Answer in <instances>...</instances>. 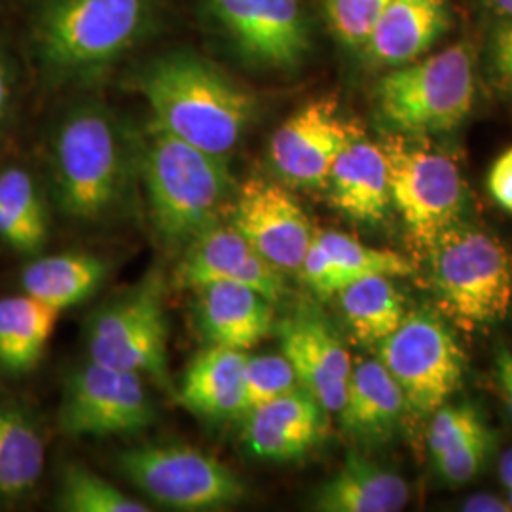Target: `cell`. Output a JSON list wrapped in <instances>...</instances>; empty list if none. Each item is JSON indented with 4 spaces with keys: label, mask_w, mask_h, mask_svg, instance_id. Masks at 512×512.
I'll list each match as a JSON object with an SVG mask.
<instances>
[{
    "label": "cell",
    "mask_w": 512,
    "mask_h": 512,
    "mask_svg": "<svg viewBox=\"0 0 512 512\" xmlns=\"http://www.w3.org/2000/svg\"><path fill=\"white\" fill-rule=\"evenodd\" d=\"M152 124L192 147L226 158L255 114V97L207 59L162 55L139 78Z\"/></svg>",
    "instance_id": "obj_1"
},
{
    "label": "cell",
    "mask_w": 512,
    "mask_h": 512,
    "mask_svg": "<svg viewBox=\"0 0 512 512\" xmlns=\"http://www.w3.org/2000/svg\"><path fill=\"white\" fill-rule=\"evenodd\" d=\"M143 181L154 232L167 249L184 251L220 222L236 183L226 158L192 147L152 124Z\"/></svg>",
    "instance_id": "obj_2"
},
{
    "label": "cell",
    "mask_w": 512,
    "mask_h": 512,
    "mask_svg": "<svg viewBox=\"0 0 512 512\" xmlns=\"http://www.w3.org/2000/svg\"><path fill=\"white\" fill-rule=\"evenodd\" d=\"M156 0H42L33 48L54 78H88L129 52L145 35Z\"/></svg>",
    "instance_id": "obj_3"
},
{
    "label": "cell",
    "mask_w": 512,
    "mask_h": 512,
    "mask_svg": "<svg viewBox=\"0 0 512 512\" xmlns=\"http://www.w3.org/2000/svg\"><path fill=\"white\" fill-rule=\"evenodd\" d=\"M55 198L65 217L95 224L120 207L128 183V154L109 110L84 103L55 129L52 141Z\"/></svg>",
    "instance_id": "obj_4"
},
{
    "label": "cell",
    "mask_w": 512,
    "mask_h": 512,
    "mask_svg": "<svg viewBox=\"0 0 512 512\" xmlns=\"http://www.w3.org/2000/svg\"><path fill=\"white\" fill-rule=\"evenodd\" d=\"M440 306L463 329L505 319L512 302V256L499 239L454 224L429 249Z\"/></svg>",
    "instance_id": "obj_5"
},
{
    "label": "cell",
    "mask_w": 512,
    "mask_h": 512,
    "mask_svg": "<svg viewBox=\"0 0 512 512\" xmlns=\"http://www.w3.org/2000/svg\"><path fill=\"white\" fill-rule=\"evenodd\" d=\"M376 101L397 133L420 137L456 128L475 101L469 50L459 44L397 67L378 82Z\"/></svg>",
    "instance_id": "obj_6"
},
{
    "label": "cell",
    "mask_w": 512,
    "mask_h": 512,
    "mask_svg": "<svg viewBox=\"0 0 512 512\" xmlns=\"http://www.w3.org/2000/svg\"><path fill=\"white\" fill-rule=\"evenodd\" d=\"M384 150L391 203L403 217L410 238L423 249L454 224L463 211V181L456 162L414 135H389Z\"/></svg>",
    "instance_id": "obj_7"
},
{
    "label": "cell",
    "mask_w": 512,
    "mask_h": 512,
    "mask_svg": "<svg viewBox=\"0 0 512 512\" xmlns=\"http://www.w3.org/2000/svg\"><path fill=\"white\" fill-rule=\"evenodd\" d=\"M88 349L90 361L147 376L171 389L162 272L148 274L133 291L93 315Z\"/></svg>",
    "instance_id": "obj_8"
},
{
    "label": "cell",
    "mask_w": 512,
    "mask_h": 512,
    "mask_svg": "<svg viewBox=\"0 0 512 512\" xmlns=\"http://www.w3.org/2000/svg\"><path fill=\"white\" fill-rule=\"evenodd\" d=\"M129 482L175 511H219L245 497V484L228 465L188 446H143L118 456Z\"/></svg>",
    "instance_id": "obj_9"
},
{
    "label": "cell",
    "mask_w": 512,
    "mask_h": 512,
    "mask_svg": "<svg viewBox=\"0 0 512 512\" xmlns=\"http://www.w3.org/2000/svg\"><path fill=\"white\" fill-rule=\"evenodd\" d=\"M380 363L403 391L404 403L421 416L435 414L463 380L465 357L444 323L429 313H406L380 342Z\"/></svg>",
    "instance_id": "obj_10"
},
{
    "label": "cell",
    "mask_w": 512,
    "mask_h": 512,
    "mask_svg": "<svg viewBox=\"0 0 512 512\" xmlns=\"http://www.w3.org/2000/svg\"><path fill=\"white\" fill-rule=\"evenodd\" d=\"M154 418L143 376L95 361L69 376L59 406V429L69 437L135 435Z\"/></svg>",
    "instance_id": "obj_11"
},
{
    "label": "cell",
    "mask_w": 512,
    "mask_h": 512,
    "mask_svg": "<svg viewBox=\"0 0 512 512\" xmlns=\"http://www.w3.org/2000/svg\"><path fill=\"white\" fill-rule=\"evenodd\" d=\"M239 54L264 69L298 67L310 52L300 0H207Z\"/></svg>",
    "instance_id": "obj_12"
},
{
    "label": "cell",
    "mask_w": 512,
    "mask_h": 512,
    "mask_svg": "<svg viewBox=\"0 0 512 512\" xmlns=\"http://www.w3.org/2000/svg\"><path fill=\"white\" fill-rule=\"evenodd\" d=\"M232 224L281 272H298L313 241L310 219L293 194L266 179L239 186Z\"/></svg>",
    "instance_id": "obj_13"
},
{
    "label": "cell",
    "mask_w": 512,
    "mask_h": 512,
    "mask_svg": "<svg viewBox=\"0 0 512 512\" xmlns=\"http://www.w3.org/2000/svg\"><path fill=\"white\" fill-rule=\"evenodd\" d=\"M353 131L338 116L334 101H311L275 129L270 160L285 183L300 188H323Z\"/></svg>",
    "instance_id": "obj_14"
},
{
    "label": "cell",
    "mask_w": 512,
    "mask_h": 512,
    "mask_svg": "<svg viewBox=\"0 0 512 512\" xmlns=\"http://www.w3.org/2000/svg\"><path fill=\"white\" fill-rule=\"evenodd\" d=\"M173 277L177 287L192 291L219 281L239 283L255 289L272 304L285 293L283 272L256 253L232 222H217L194 239L184 249Z\"/></svg>",
    "instance_id": "obj_15"
},
{
    "label": "cell",
    "mask_w": 512,
    "mask_h": 512,
    "mask_svg": "<svg viewBox=\"0 0 512 512\" xmlns=\"http://www.w3.org/2000/svg\"><path fill=\"white\" fill-rule=\"evenodd\" d=\"M279 334L281 353L293 365L300 387L327 412H340L353 365L329 325L308 311L283 321Z\"/></svg>",
    "instance_id": "obj_16"
},
{
    "label": "cell",
    "mask_w": 512,
    "mask_h": 512,
    "mask_svg": "<svg viewBox=\"0 0 512 512\" xmlns=\"http://www.w3.org/2000/svg\"><path fill=\"white\" fill-rule=\"evenodd\" d=\"M327 412L304 387L245 414L243 439L251 454L270 461L302 458L319 442Z\"/></svg>",
    "instance_id": "obj_17"
},
{
    "label": "cell",
    "mask_w": 512,
    "mask_h": 512,
    "mask_svg": "<svg viewBox=\"0 0 512 512\" xmlns=\"http://www.w3.org/2000/svg\"><path fill=\"white\" fill-rule=\"evenodd\" d=\"M198 323L213 346L255 348L274 329V308L255 289L219 281L194 289Z\"/></svg>",
    "instance_id": "obj_18"
},
{
    "label": "cell",
    "mask_w": 512,
    "mask_h": 512,
    "mask_svg": "<svg viewBox=\"0 0 512 512\" xmlns=\"http://www.w3.org/2000/svg\"><path fill=\"white\" fill-rule=\"evenodd\" d=\"M450 25L446 0H391L365 52L372 63L401 67L420 59Z\"/></svg>",
    "instance_id": "obj_19"
},
{
    "label": "cell",
    "mask_w": 512,
    "mask_h": 512,
    "mask_svg": "<svg viewBox=\"0 0 512 512\" xmlns=\"http://www.w3.org/2000/svg\"><path fill=\"white\" fill-rule=\"evenodd\" d=\"M332 203L359 222L384 219L391 194L384 150L353 131L348 145L342 148L329 175Z\"/></svg>",
    "instance_id": "obj_20"
},
{
    "label": "cell",
    "mask_w": 512,
    "mask_h": 512,
    "mask_svg": "<svg viewBox=\"0 0 512 512\" xmlns=\"http://www.w3.org/2000/svg\"><path fill=\"white\" fill-rule=\"evenodd\" d=\"M408 497L403 476L349 452L344 465L315 490L311 505L321 512H397Z\"/></svg>",
    "instance_id": "obj_21"
},
{
    "label": "cell",
    "mask_w": 512,
    "mask_h": 512,
    "mask_svg": "<svg viewBox=\"0 0 512 512\" xmlns=\"http://www.w3.org/2000/svg\"><path fill=\"white\" fill-rule=\"evenodd\" d=\"M406 403L403 391L380 361H361L351 368L340 423L349 437L384 440L399 425Z\"/></svg>",
    "instance_id": "obj_22"
},
{
    "label": "cell",
    "mask_w": 512,
    "mask_h": 512,
    "mask_svg": "<svg viewBox=\"0 0 512 512\" xmlns=\"http://www.w3.org/2000/svg\"><path fill=\"white\" fill-rule=\"evenodd\" d=\"M245 365V351L211 344L186 368L179 403L203 418L241 416Z\"/></svg>",
    "instance_id": "obj_23"
},
{
    "label": "cell",
    "mask_w": 512,
    "mask_h": 512,
    "mask_svg": "<svg viewBox=\"0 0 512 512\" xmlns=\"http://www.w3.org/2000/svg\"><path fill=\"white\" fill-rule=\"evenodd\" d=\"M107 277V264L93 255L69 253L38 258L21 274L23 293L61 311L88 300Z\"/></svg>",
    "instance_id": "obj_24"
},
{
    "label": "cell",
    "mask_w": 512,
    "mask_h": 512,
    "mask_svg": "<svg viewBox=\"0 0 512 512\" xmlns=\"http://www.w3.org/2000/svg\"><path fill=\"white\" fill-rule=\"evenodd\" d=\"M59 311L29 294L0 298V366L21 374L37 365Z\"/></svg>",
    "instance_id": "obj_25"
},
{
    "label": "cell",
    "mask_w": 512,
    "mask_h": 512,
    "mask_svg": "<svg viewBox=\"0 0 512 512\" xmlns=\"http://www.w3.org/2000/svg\"><path fill=\"white\" fill-rule=\"evenodd\" d=\"M48 239V209L33 175L10 165L0 171V241L33 255Z\"/></svg>",
    "instance_id": "obj_26"
},
{
    "label": "cell",
    "mask_w": 512,
    "mask_h": 512,
    "mask_svg": "<svg viewBox=\"0 0 512 512\" xmlns=\"http://www.w3.org/2000/svg\"><path fill=\"white\" fill-rule=\"evenodd\" d=\"M46 446L35 421L21 408L0 406V495L27 494L42 476Z\"/></svg>",
    "instance_id": "obj_27"
},
{
    "label": "cell",
    "mask_w": 512,
    "mask_h": 512,
    "mask_svg": "<svg viewBox=\"0 0 512 512\" xmlns=\"http://www.w3.org/2000/svg\"><path fill=\"white\" fill-rule=\"evenodd\" d=\"M340 306L353 336L363 344H380L403 323V296L389 277L368 275L351 281L340 293Z\"/></svg>",
    "instance_id": "obj_28"
},
{
    "label": "cell",
    "mask_w": 512,
    "mask_h": 512,
    "mask_svg": "<svg viewBox=\"0 0 512 512\" xmlns=\"http://www.w3.org/2000/svg\"><path fill=\"white\" fill-rule=\"evenodd\" d=\"M315 238L321 241L325 251L329 253L338 275L342 289L351 281L363 279L368 275H384V277H406L414 274V266L403 255L368 247L357 239L344 236L340 232H319Z\"/></svg>",
    "instance_id": "obj_29"
},
{
    "label": "cell",
    "mask_w": 512,
    "mask_h": 512,
    "mask_svg": "<svg viewBox=\"0 0 512 512\" xmlns=\"http://www.w3.org/2000/svg\"><path fill=\"white\" fill-rule=\"evenodd\" d=\"M57 509L67 512H148L147 505L118 490L86 465L71 463L61 473Z\"/></svg>",
    "instance_id": "obj_30"
},
{
    "label": "cell",
    "mask_w": 512,
    "mask_h": 512,
    "mask_svg": "<svg viewBox=\"0 0 512 512\" xmlns=\"http://www.w3.org/2000/svg\"><path fill=\"white\" fill-rule=\"evenodd\" d=\"M298 387V378L289 359L281 355H247L245 382H243V412H253L258 406Z\"/></svg>",
    "instance_id": "obj_31"
},
{
    "label": "cell",
    "mask_w": 512,
    "mask_h": 512,
    "mask_svg": "<svg viewBox=\"0 0 512 512\" xmlns=\"http://www.w3.org/2000/svg\"><path fill=\"white\" fill-rule=\"evenodd\" d=\"M391 0H327V18L336 37L351 48H365Z\"/></svg>",
    "instance_id": "obj_32"
},
{
    "label": "cell",
    "mask_w": 512,
    "mask_h": 512,
    "mask_svg": "<svg viewBox=\"0 0 512 512\" xmlns=\"http://www.w3.org/2000/svg\"><path fill=\"white\" fill-rule=\"evenodd\" d=\"M488 431L471 404H442L433 414L427 431L429 452L433 459L459 446L465 440Z\"/></svg>",
    "instance_id": "obj_33"
},
{
    "label": "cell",
    "mask_w": 512,
    "mask_h": 512,
    "mask_svg": "<svg viewBox=\"0 0 512 512\" xmlns=\"http://www.w3.org/2000/svg\"><path fill=\"white\" fill-rule=\"evenodd\" d=\"M488 450L490 433L484 431L473 439L461 442L456 448L444 452L442 456L435 458V463L442 478H446L452 484H465L478 475V471L488 458Z\"/></svg>",
    "instance_id": "obj_34"
},
{
    "label": "cell",
    "mask_w": 512,
    "mask_h": 512,
    "mask_svg": "<svg viewBox=\"0 0 512 512\" xmlns=\"http://www.w3.org/2000/svg\"><path fill=\"white\" fill-rule=\"evenodd\" d=\"M298 272L311 289L321 296H334L342 291L338 270L321 241L315 236Z\"/></svg>",
    "instance_id": "obj_35"
},
{
    "label": "cell",
    "mask_w": 512,
    "mask_h": 512,
    "mask_svg": "<svg viewBox=\"0 0 512 512\" xmlns=\"http://www.w3.org/2000/svg\"><path fill=\"white\" fill-rule=\"evenodd\" d=\"M488 188L495 202L512 215V148L495 160L490 169Z\"/></svg>",
    "instance_id": "obj_36"
},
{
    "label": "cell",
    "mask_w": 512,
    "mask_h": 512,
    "mask_svg": "<svg viewBox=\"0 0 512 512\" xmlns=\"http://www.w3.org/2000/svg\"><path fill=\"white\" fill-rule=\"evenodd\" d=\"M16 86H18V78H16L14 61L4 50V46L0 44V129L6 126V122L14 110Z\"/></svg>",
    "instance_id": "obj_37"
},
{
    "label": "cell",
    "mask_w": 512,
    "mask_h": 512,
    "mask_svg": "<svg viewBox=\"0 0 512 512\" xmlns=\"http://www.w3.org/2000/svg\"><path fill=\"white\" fill-rule=\"evenodd\" d=\"M463 511L467 512H512L509 501H503L495 495L478 494L469 497L463 503Z\"/></svg>",
    "instance_id": "obj_38"
},
{
    "label": "cell",
    "mask_w": 512,
    "mask_h": 512,
    "mask_svg": "<svg viewBox=\"0 0 512 512\" xmlns=\"http://www.w3.org/2000/svg\"><path fill=\"white\" fill-rule=\"evenodd\" d=\"M497 372H499V382H501V391L505 397V404L509 408L512 416V361L509 359V351H503L497 361Z\"/></svg>",
    "instance_id": "obj_39"
},
{
    "label": "cell",
    "mask_w": 512,
    "mask_h": 512,
    "mask_svg": "<svg viewBox=\"0 0 512 512\" xmlns=\"http://www.w3.org/2000/svg\"><path fill=\"white\" fill-rule=\"evenodd\" d=\"M494 54L499 76L512 88V48H494Z\"/></svg>",
    "instance_id": "obj_40"
},
{
    "label": "cell",
    "mask_w": 512,
    "mask_h": 512,
    "mask_svg": "<svg viewBox=\"0 0 512 512\" xmlns=\"http://www.w3.org/2000/svg\"><path fill=\"white\" fill-rule=\"evenodd\" d=\"M499 475H501V482L507 486V490L512 488V450L505 452L501 463H499Z\"/></svg>",
    "instance_id": "obj_41"
},
{
    "label": "cell",
    "mask_w": 512,
    "mask_h": 512,
    "mask_svg": "<svg viewBox=\"0 0 512 512\" xmlns=\"http://www.w3.org/2000/svg\"><path fill=\"white\" fill-rule=\"evenodd\" d=\"M494 48H512V23L499 29V33L495 35Z\"/></svg>",
    "instance_id": "obj_42"
},
{
    "label": "cell",
    "mask_w": 512,
    "mask_h": 512,
    "mask_svg": "<svg viewBox=\"0 0 512 512\" xmlns=\"http://www.w3.org/2000/svg\"><path fill=\"white\" fill-rule=\"evenodd\" d=\"M494 12L512 18V0H484Z\"/></svg>",
    "instance_id": "obj_43"
},
{
    "label": "cell",
    "mask_w": 512,
    "mask_h": 512,
    "mask_svg": "<svg viewBox=\"0 0 512 512\" xmlns=\"http://www.w3.org/2000/svg\"><path fill=\"white\" fill-rule=\"evenodd\" d=\"M507 501H509V505H511V509H512V488H511V490H509V499H507Z\"/></svg>",
    "instance_id": "obj_44"
},
{
    "label": "cell",
    "mask_w": 512,
    "mask_h": 512,
    "mask_svg": "<svg viewBox=\"0 0 512 512\" xmlns=\"http://www.w3.org/2000/svg\"><path fill=\"white\" fill-rule=\"evenodd\" d=\"M509 359L512 361V353H509Z\"/></svg>",
    "instance_id": "obj_45"
}]
</instances>
